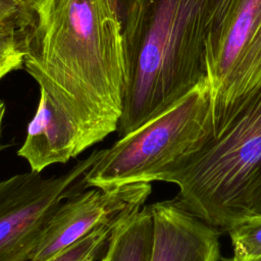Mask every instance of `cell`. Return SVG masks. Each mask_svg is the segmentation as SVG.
Wrapping results in <instances>:
<instances>
[{"label":"cell","instance_id":"obj_18","mask_svg":"<svg viewBox=\"0 0 261 261\" xmlns=\"http://www.w3.org/2000/svg\"><path fill=\"white\" fill-rule=\"evenodd\" d=\"M5 103L0 100V151L3 149V145L1 144V133H2V124L4 120V115H5Z\"/></svg>","mask_w":261,"mask_h":261},{"label":"cell","instance_id":"obj_2","mask_svg":"<svg viewBox=\"0 0 261 261\" xmlns=\"http://www.w3.org/2000/svg\"><path fill=\"white\" fill-rule=\"evenodd\" d=\"M213 9L214 0H135L125 12L126 81L119 138L208 84Z\"/></svg>","mask_w":261,"mask_h":261},{"label":"cell","instance_id":"obj_14","mask_svg":"<svg viewBox=\"0 0 261 261\" xmlns=\"http://www.w3.org/2000/svg\"><path fill=\"white\" fill-rule=\"evenodd\" d=\"M32 19L31 0H0V31L24 32Z\"/></svg>","mask_w":261,"mask_h":261},{"label":"cell","instance_id":"obj_13","mask_svg":"<svg viewBox=\"0 0 261 261\" xmlns=\"http://www.w3.org/2000/svg\"><path fill=\"white\" fill-rule=\"evenodd\" d=\"M24 32L0 31V80L10 71L22 68Z\"/></svg>","mask_w":261,"mask_h":261},{"label":"cell","instance_id":"obj_12","mask_svg":"<svg viewBox=\"0 0 261 261\" xmlns=\"http://www.w3.org/2000/svg\"><path fill=\"white\" fill-rule=\"evenodd\" d=\"M232 258L247 260L261 257V215H249L234 222L227 229Z\"/></svg>","mask_w":261,"mask_h":261},{"label":"cell","instance_id":"obj_19","mask_svg":"<svg viewBox=\"0 0 261 261\" xmlns=\"http://www.w3.org/2000/svg\"><path fill=\"white\" fill-rule=\"evenodd\" d=\"M230 261H261V257L254 258V259H247V260H237V259H234V258H231Z\"/></svg>","mask_w":261,"mask_h":261},{"label":"cell","instance_id":"obj_1","mask_svg":"<svg viewBox=\"0 0 261 261\" xmlns=\"http://www.w3.org/2000/svg\"><path fill=\"white\" fill-rule=\"evenodd\" d=\"M22 68L71 122L82 152L117 130L125 93L116 0H31Z\"/></svg>","mask_w":261,"mask_h":261},{"label":"cell","instance_id":"obj_9","mask_svg":"<svg viewBox=\"0 0 261 261\" xmlns=\"http://www.w3.org/2000/svg\"><path fill=\"white\" fill-rule=\"evenodd\" d=\"M82 152L77 134L71 122L40 91L34 117L17 155L29 163L31 170L42 172L56 163H66Z\"/></svg>","mask_w":261,"mask_h":261},{"label":"cell","instance_id":"obj_8","mask_svg":"<svg viewBox=\"0 0 261 261\" xmlns=\"http://www.w3.org/2000/svg\"><path fill=\"white\" fill-rule=\"evenodd\" d=\"M154 222L150 261H219V234L178 201L150 205Z\"/></svg>","mask_w":261,"mask_h":261},{"label":"cell","instance_id":"obj_4","mask_svg":"<svg viewBox=\"0 0 261 261\" xmlns=\"http://www.w3.org/2000/svg\"><path fill=\"white\" fill-rule=\"evenodd\" d=\"M214 138L209 84L137 130L102 149L86 176V189L163 181L184 159Z\"/></svg>","mask_w":261,"mask_h":261},{"label":"cell","instance_id":"obj_17","mask_svg":"<svg viewBox=\"0 0 261 261\" xmlns=\"http://www.w3.org/2000/svg\"><path fill=\"white\" fill-rule=\"evenodd\" d=\"M121 12V16L123 17V15L125 14V12L128 10V8L134 4L135 0H116Z\"/></svg>","mask_w":261,"mask_h":261},{"label":"cell","instance_id":"obj_11","mask_svg":"<svg viewBox=\"0 0 261 261\" xmlns=\"http://www.w3.org/2000/svg\"><path fill=\"white\" fill-rule=\"evenodd\" d=\"M116 225H102L45 261H96L105 253L112 230Z\"/></svg>","mask_w":261,"mask_h":261},{"label":"cell","instance_id":"obj_10","mask_svg":"<svg viewBox=\"0 0 261 261\" xmlns=\"http://www.w3.org/2000/svg\"><path fill=\"white\" fill-rule=\"evenodd\" d=\"M154 222L150 205L120 221L112 230L102 261H150Z\"/></svg>","mask_w":261,"mask_h":261},{"label":"cell","instance_id":"obj_15","mask_svg":"<svg viewBox=\"0 0 261 261\" xmlns=\"http://www.w3.org/2000/svg\"><path fill=\"white\" fill-rule=\"evenodd\" d=\"M232 2L233 0H214V9L211 17V22H210L208 41L212 37H214L215 34L218 32Z\"/></svg>","mask_w":261,"mask_h":261},{"label":"cell","instance_id":"obj_7","mask_svg":"<svg viewBox=\"0 0 261 261\" xmlns=\"http://www.w3.org/2000/svg\"><path fill=\"white\" fill-rule=\"evenodd\" d=\"M151 192L149 182H137L92 188L67 199L52 217L30 261H45L92 230L116 225L141 210Z\"/></svg>","mask_w":261,"mask_h":261},{"label":"cell","instance_id":"obj_3","mask_svg":"<svg viewBox=\"0 0 261 261\" xmlns=\"http://www.w3.org/2000/svg\"><path fill=\"white\" fill-rule=\"evenodd\" d=\"M260 175L261 82L233 105L220 134L163 181L178 187L176 200L188 211L227 230L246 216V200Z\"/></svg>","mask_w":261,"mask_h":261},{"label":"cell","instance_id":"obj_6","mask_svg":"<svg viewBox=\"0 0 261 261\" xmlns=\"http://www.w3.org/2000/svg\"><path fill=\"white\" fill-rule=\"evenodd\" d=\"M207 64L216 137L233 105L261 82V0H233L207 43Z\"/></svg>","mask_w":261,"mask_h":261},{"label":"cell","instance_id":"obj_5","mask_svg":"<svg viewBox=\"0 0 261 261\" xmlns=\"http://www.w3.org/2000/svg\"><path fill=\"white\" fill-rule=\"evenodd\" d=\"M101 153L95 150L57 176L30 170L0 181V261H30L60 205L86 190Z\"/></svg>","mask_w":261,"mask_h":261},{"label":"cell","instance_id":"obj_20","mask_svg":"<svg viewBox=\"0 0 261 261\" xmlns=\"http://www.w3.org/2000/svg\"><path fill=\"white\" fill-rule=\"evenodd\" d=\"M99 261H102V260H101V259H100V260H99Z\"/></svg>","mask_w":261,"mask_h":261},{"label":"cell","instance_id":"obj_16","mask_svg":"<svg viewBox=\"0 0 261 261\" xmlns=\"http://www.w3.org/2000/svg\"><path fill=\"white\" fill-rule=\"evenodd\" d=\"M245 214L246 216L261 215V175L256 180L248 195L245 205Z\"/></svg>","mask_w":261,"mask_h":261}]
</instances>
